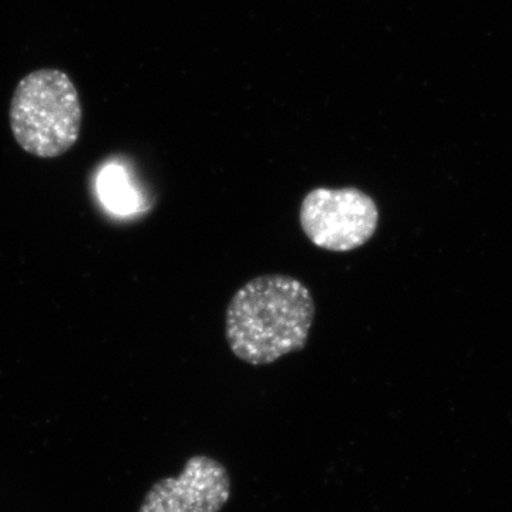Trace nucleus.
Returning <instances> with one entry per match:
<instances>
[{
    "instance_id": "20e7f679",
    "label": "nucleus",
    "mask_w": 512,
    "mask_h": 512,
    "mask_svg": "<svg viewBox=\"0 0 512 512\" xmlns=\"http://www.w3.org/2000/svg\"><path fill=\"white\" fill-rule=\"evenodd\" d=\"M231 498V477L221 461L198 454L178 477L158 481L138 512H220Z\"/></svg>"
},
{
    "instance_id": "f03ea898",
    "label": "nucleus",
    "mask_w": 512,
    "mask_h": 512,
    "mask_svg": "<svg viewBox=\"0 0 512 512\" xmlns=\"http://www.w3.org/2000/svg\"><path fill=\"white\" fill-rule=\"evenodd\" d=\"M9 119L13 136L26 153L63 156L82 130V104L73 80L59 69L29 73L16 86Z\"/></svg>"
},
{
    "instance_id": "7ed1b4c3",
    "label": "nucleus",
    "mask_w": 512,
    "mask_h": 512,
    "mask_svg": "<svg viewBox=\"0 0 512 512\" xmlns=\"http://www.w3.org/2000/svg\"><path fill=\"white\" fill-rule=\"evenodd\" d=\"M299 221L316 247L348 252L363 247L375 235L379 210L370 195L355 187L316 188L303 198Z\"/></svg>"
},
{
    "instance_id": "f257e3e1",
    "label": "nucleus",
    "mask_w": 512,
    "mask_h": 512,
    "mask_svg": "<svg viewBox=\"0 0 512 512\" xmlns=\"http://www.w3.org/2000/svg\"><path fill=\"white\" fill-rule=\"evenodd\" d=\"M315 311L311 291L298 279L258 276L229 302L225 318L229 348L248 365H271L305 348Z\"/></svg>"
},
{
    "instance_id": "39448f33",
    "label": "nucleus",
    "mask_w": 512,
    "mask_h": 512,
    "mask_svg": "<svg viewBox=\"0 0 512 512\" xmlns=\"http://www.w3.org/2000/svg\"><path fill=\"white\" fill-rule=\"evenodd\" d=\"M101 200L117 214H130L138 208L140 197L127 173L119 167H111L100 175Z\"/></svg>"
}]
</instances>
